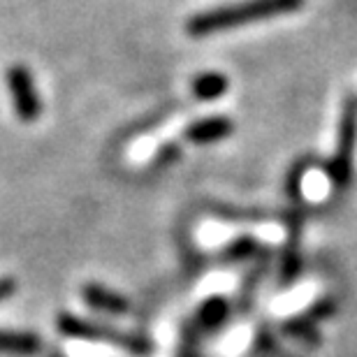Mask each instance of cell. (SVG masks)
<instances>
[{"mask_svg": "<svg viewBox=\"0 0 357 357\" xmlns=\"http://www.w3.org/2000/svg\"><path fill=\"white\" fill-rule=\"evenodd\" d=\"M232 121L225 116H209L199 119L195 123L188 126L185 130V139H190L192 144H211V142H220L232 135Z\"/></svg>", "mask_w": 357, "mask_h": 357, "instance_id": "obj_6", "label": "cell"}, {"mask_svg": "<svg viewBox=\"0 0 357 357\" xmlns=\"http://www.w3.org/2000/svg\"><path fill=\"white\" fill-rule=\"evenodd\" d=\"M227 86H230V82L220 73H204L192 79V93L197 100H218L227 93Z\"/></svg>", "mask_w": 357, "mask_h": 357, "instance_id": "obj_8", "label": "cell"}, {"mask_svg": "<svg viewBox=\"0 0 357 357\" xmlns=\"http://www.w3.org/2000/svg\"><path fill=\"white\" fill-rule=\"evenodd\" d=\"M355 146H357V96H351L344 102V109H341L337 151H334V158L327 165V172H330L332 183L337 188H346L351 183Z\"/></svg>", "mask_w": 357, "mask_h": 357, "instance_id": "obj_3", "label": "cell"}, {"mask_svg": "<svg viewBox=\"0 0 357 357\" xmlns=\"http://www.w3.org/2000/svg\"><path fill=\"white\" fill-rule=\"evenodd\" d=\"M7 86H10V96L14 102V112L21 121L31 123L42 114L40 96L35 91V82L31 70L26 66H12L7 70Z\"/></svg>", "mask_w": 357, "mask_h": 357, "instance_id": "obj_4", "label": "cell"}, {"mask_svg": "<svg viewBox=\"0 0 357 357\" xmlns=\"http://www.w3.org/2000/svg\"><path fill=\"white\" fill-rule=\"evenodd\" d=\"M82 297L91 309L112 313V316H123V313H128V309H130V304H128V299L123 295H119V292L105 288V285H100V283L84 285Z\"/></svg>", "mask_w": 357, "mask_h": 357, "instance_id": "obj_5", "label": "cell"}, {"mask_svg": "<svg viewBox=\"0 0 357 357\" xmlns=\"http://www.w3.org/2000/svg\"><path fill=\"white\" fill-rule=\"evenodd\" d=\"M14 292H17V281H14L12 276H3V278H0V302L10 299Z\"/></svg>", "mask_w": 357, "mask_h": 357, "instance_id": "obj_13", "label": "cell"}, {"mask_svg": "<svg viewBox=\"0 0 357 357\" xmlns=\"http://www.w3.org/2000/svg\"><path fill=\"white\" fill-rule=\"evenodd\" d=\"M227 302L223 297H211L199 306L197 311V325L202 330H216V327L227 318Z\"/></svg>", "mask_w": 357, "mask_h": 357, "instance_id": "obj_9", "label": "cell"}, {"mask_svg": "<svg viewBox=\"0 0 357 357\" xmlns=\"http://www.w3.org/2000/svg\"><path fill=\"white\" fill-rule=\"evenodd\" d=\"M56 327H59L61 334H66V337H70V339L116 344V346L123 348L126 353L137 355V357H146V355H151V351H153L151 341L144 339V337H139V334L114 330V327H109V325L93 323V320L73 316V313H61V316L56 318Z\"/></svg>", "mask_w": 357, "mask_h": 357, "instance_id": "obj_2", "label": "cell"}, {"mask_svg": "<svg viewBox=\"0 0 357 357\" xmlns=\"http://www.w3.org/2000/svg\"><path fill=\"white\" fill-rule=\"evenodd\" d=\"M258 251V244H255V239L251 237H239L234 244L227 248L225 255L230 258L232 262H239V260H248L253 258V253Z\"/></svg>", "mask_w": 357, "mask_h": 357, "instance_id": "obj_11", "label": "cell"}, {"mask_svg": "<svg viewBox=\"0 0 357 357\" xmlns=\"http://www.w3.org/2000/svg\"><path fill=\"white\" fill-rule=\"evenodd\" d=\"M283 332L288 334V337H292V339L304 341V344H318V341H320V334L316 332V323L309 320L306 316L288 320V323L283 325Z\"/></svg>", "mask_w": 357, "mask_h": 357, "instance_id": "obj_10", "label": "cell"}, {"mask_svg": "<svg viewBox=\"0 0 357 357\" xmlns=\"http://www.w3.org/2000/svg\"><path fill=\"white\" fill-rule=\"evenodd\" d=\"M334 311H337V304H334V299H320V302H316L309 311H306V318L313 320V323H318V320L330 318Z\"/></svg>", "mask_w": 357, "mask_h": 357, "instance_id": "obj_12", "label": "cell"}, {"mask_svg": "<svg viewBox=\"0 0 357 357\" xmlns=\"http://www.w3.org/2000/svg\"><path fill=\"white\" fill-rule=\"evenodd\" d=\"M304 0H244V3L223 5L209 12H199L195 17L188 19L185 31L192 38H206V35L230 31V28L258 24V21H267L281 14H290L299 10Z\"/></svg>", "mask_w": 357, "mask_h": 357, "instance_id": "obj_1", "label": "cell"}, {"mask_svg": "<svg viewBox=\"0 0 357 357\" xmlns=\"http://www.w3.org/2000/svg\"><path fill=\"white\" fill-rule=\"evenodd\" d=\"M42 348V339L33 332L0 330V355L12 357H33Z\"/></svg>", "mask_w": 357, "mask_h": 357, "instance_id": "obj_7", "label": "cell"}]
</instances>
